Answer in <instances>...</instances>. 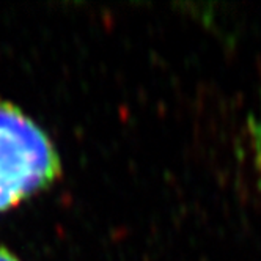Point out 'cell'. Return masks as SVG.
<instances>
[{
	"mask_svg": "<svg viewBox=\"0 0 261 261\" xmlns=\"http://www.w3.org/2000/svg\"><path fill=\"white\" fill-rule=\"evenodd\" d=\"M60 161L44 130L10 102L0 101V210L46 188Z\"/></svg>",
	"mask_w": 261,
	"mask_h": 261,
	"instance_id": "1",
	"label": "cell"
},
{
	"mask_svg": "<svg viewBox=\"0 0 261 261\" xmlns=\"http://www.w3.org/2000/svg\"><path fill=\"white\" fill-rule=\"evenodd\" d=\"M250 130H252L253 150H255V156H256V167H258L259 178H261V117H258L252 121Z\"/></svg>",
	"mask_w": 261,
	"mask_h": 261,
	"instance_id": "2",
	"label": "cell"
},
{
	"mask_svg": "<svg viewBox=\"0 0 261 261\" xmlns=\"http://www.w3.org/2000/svg\"><path fill=\"white\" fill-rule=\"evenodd\" d=\"M0 261H19L14 255H11L7 249L0 247Z\"/></svg>",
	"mask_w": 261,
	"mask_h": 261,
	"instance_id": "3",
	"label": "cell"
}]
</instances>
